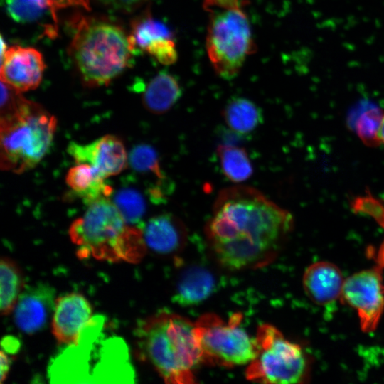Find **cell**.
<instances>
[{"label": "cell", "mask_w": 384, "mask_h": 384, "mask_svg": "<svg viewBox=\"0 0 384 384\" xmlns=\"http://www.w3.org/2000/svg\"><path fill=\"white\" fill-rule=\"evenodd\" d=\"M210 20L206 47L216 73L230 79L239 71L252 46L249 21L240 0H205Z\"/></svg>", "instance_id": "8992f818"}, {"label": "cell", "mask_w": 384, "mask_h": 384, "mask_svg": "<svg viewBox=\"0 0 384 384\" xmlns=\"http://www.w3.org/2000/svg\"><path fill=\"white\" fill-rule=\"evenodd\" d=\"M223 117L228 127L239 134L252 132L263 121L261 109L244 97L230 100L223 110Z\"/></svg>", "instance_id": "ffe728a7"}, {"label": "cell", "mask_w": 384, "mask_h": 384, "mask_svg": "<svg viewBox=\"0 0 384 384\" xmlns=\"http://www.w3.org/2000/svg\"><path fill=\"white\" fill-rule=\"evenodd\" d=\"M241 316L233 315L225 321L215 314L202 316L195 322L203 359L225 367L249 364L255 357L257 346L240 326Z\"/></svg>", "instance_id": "ba28073f"}, {"label": "cell", "mask_w": 384, "mask_h": 384, "mask_svg": "<svg viewBox=\"0 0 384 384\" xmlns=\"http://www.w3.org/2000/svg\"><path fill=\"white\" fill-rule=\"evenodd\" d=\"M80 259L92 257L112 262H139L146 245L140 227L127 224L108 197L88 205L84 215L69 228Z\"/></svg>", "instance_id": "3957f363"}, {"label": "cell", "mask_w": 384, "mask_h": 384, "mask_svg": "<svg viewBox=\"0 0 384 384\" xmlns=\"http://www.w3.org/2000/svg\"><path fill=\"white\" fill-rule=\"evenodd\" d=\"M2 349L7 353L14 354L20 347L18 340L12 336H6L1 341Z\"/></svg>", "instance_id": "f1b7e54d"}, {"label": "cell", "mask_w": 384, "mask_h": 384, "mask_svg": "<svg viewBox=\"0 0 384 384\" xmlns=\"http://www.w3.org/2000/svg\"><path fill=\"white\" fill-rule=\"evenodd\" d=\"M48 1L54 21L56 20L57 11L62 8L80 6L90 9L89 0H48Z\"/></svg>", "instance_id": "4316f807"}, {"label": "cell", "mask_w": 384, "mask_h": 384, "mask_svg": "<svg viewBox=\"0 0 384 384\" xmlns=\"http://www.w3.org/2000/svg\"><path fill=\"white\" fill-rule=\"evenodd\" d=\"M293 227L288 210L255 188L238 185L218 193L206 234L223 266L242 270L271 261Z\"/></svg>", "instance_id": "6da1fadb"}, {"label": "cell", "mask_w": 384, "mask_h": 384, "mask_svg": "<svg viewBox=\"0 0 384 384\" xmlns=\"http://www.w3.org/2000/svg\"><path fill=\"white\" fill-rule=\"evenodd\" d=\"M383 114L375 107L366 109L355 122V129L359 138L366 145L374 146L380 143L378 132Z\"/></svg>", "instance_id": "484cf974"}, {"label": "cell", "mask_w": 384, "mask_h": 384, "mask_svg": "<svg viewBox=\"0 0 384 384\" xmlns=\"http://www.w3.org/2000/svg\"><path fill=\"white\" fill-rule=\"evenodd\" d=\"M23 287V276L18 265L7 257H1L0 262V310L2 315H8L14 309Z\"/></svg>", "instance_id": "44dd1931"}, {"label": "cell", "mask_w": 384, "mask_h": 384, "mask_svg": "<svg viewBox=\"0 0 384 384\" xmlns=\"http://www.w3.org/2000/svg\"><path fill=\"white\" fill-rule=\"evenodd\" d=\"M129 41L133 54L146 51L161 63L171 61L177 54L170 29L149 14L132 22Z\"/></svg>", "instance_id": "4fadbf2b"}, {"label": "cell", "mask_w": 384, "mask_h": 384, "mask_svg": "<svg viewBox=\"0 0 384 384\" xmlns=\"http://www.w3.org/2000/svg\"><path fill=\"white\" fill-rule=\"evenodd\" d=\"M1 82L18 92L36 89L45 69L41 53L33 48L14 46L1 57Z\"/></svg>", "instance_id": "8fae6325"}, {"label": "cell", "mask_w": 384, "mask_h": 384, "mask_svg": "<svg viewBox=\"0 0 384 384\" xmlns=\"http://www.w3.org/2000/svg\"><path fill=\"white\" fill-rule=\"evenodd\" d=\"M68 152L76 164H90L105 178L119 174L128 164V155L122 142L111 134L88 144L72 142Z\"/></svg>", "instance_id": "30bf717a"}, {"label": "cell", "mask_w": 384, "mask_h": 384, "mask_svg": "<svg viewBox=\"0 0 384 384\" xmlns=\"http://www.w3.org/2000/svg\"><path fill=\"white\" fill-rule=\"evenodd\" d=\"M181 93V87L177 80L166 72H160L146 87L142 103L149 112L161 114L168 112L176 103Z\"/></svg>", "instance_id": "d6986e66"}, {"label": "cell", "mask_w": 384, "mask_h": 384, "mask_svg": "<svg viewBox=\"0 0 384 384\" xmlns=\"http://www.w3.org/2000/svg\"><path fill=\"white\" fill-rule=\"evenodd\" d=\"M105 178L89 164L78 163L71 167L65 177L68 187L75 196L89 205L102 197H109L112 191Z\"/></svg>", "instance_id": "ac0fdd59"}, {"label": "cell", "mask_w": 384, "mask_h": 384, "mask_svg": "<svg viewBox=\"0 0 384 384\" xmlns=\"http://www.w3.org/2000/svg\"><path fill=\"white\" fill-rule=\"evenodd\" d=\"M146 247L160 254L174 253L184 245L187 230L182 221L171 213L151 218L141 228Z\"/></svg>", "instance_id": "2e32d148"}, {"label": "cell", "mask_w": 384, "mask_h": 384, "mask_svg": "<svg viewBox=\"0 0 384 384\" xmlns=\"http://www.w3.org/2000/svg\"><path fill=\"white\" fill-rule=\"evenodd\" d=\"M257 353L246 370L247 379L263 383H304L311 363L301 346L285 338L275 327L264 324L255 338Z\"/></svg>", "instance_id": "52a82bcc"}, {"label": "cell", "mask_w": 384, "mask_h": 384, "mask_svg": "<svg viewBox=\"0 0 384 384\" xmlns=\"http://www.w3.org/2000/svg\"><path fill=\"white\" fill-rule=\"evenodd\" d=\"M53 298V289L41 284L22 292L14 309L18 328L32 334L43 327L54 309Z\"/></svg>", "instance_id": "5bb4252c"}, {"label": "cell", "mask_w": 384, "mask_h": 384, "mask_svg": "<svg viewBox=\"0 0 384 384\" xmlns=\"http://www.w3.org/2000/svg\"><path fill=\"white\" fill-rule=\"evenodd\" d=\"M5 3L9 16L23 23L38 20L50 10L48 0H6Z\"/></svg>", "instance_id": "d4e9b609"}, {"label": "cell", "mask_w": 384, "mask_h": 384, "mask_svg": "<svg viewBox=\"0 0 384 384\" xmlns=\"http://www.w3.org/2000/svg\"><path fill=\"white\" fill-rule=\"evenodd\" d=\"M0 362H1V371H0V380L1 383H3L9 373L11 363V358L9 356L6 352H5L3 349L1 350L0 353Z\"/></svg>", "instance_id": "f546056e"}, {"label": "cell", "mask_w": 384, "mask_h": 384, "mask_svg": "<svg viewBox=\"0 0 384 384\" xmlns=\"http://www.w3.org/2000/svg\"><path fill=\"white\" fill-rule=\"evenodd\" d=\"M344 281L340 269L326 261L310 265L302 278L306 295L313 302L322 306L331 305L341 299Z\"/></svg>", "instance_id": "9a60e30c"}, {"label": "cell", "mask_w": 384, "mask_h": 384, "mask_svg": "<svg viewBox=\"0 0 384 384\" xmlns=\"http://www.w3.org/2000/svg\"><path fill=\"white\" fill-rule=\"evenodd\" d=\"M134 334L138 356L166 383L194 382V370L203 361L195 323L161 311L139 321Z\"/></svg>", "instance_id": "7a4b0ae2"}, {"label": "cell", "mask_w": 384, "mask_h": 384, "mask_svg": "<svg viewBox=\"0 0 384 384\" xmlns=\"http://www.w3.org/2000/svg\"><path fill=\"white\" fill-rule=\"evenodd\" d=\"M112 201L125 222L130 225L139 224L145 214V200L142 194L133 187L120 188L115 192Z\"/></svg>", "instance_id": "cb8c5ba5"}, {"label": "cell", "mask_w": 384, "mask_h": 384, "mask_svg": "<svg viewBox=\"0 0 384 384\" xmlns=\"http://www.w3.org/2000/svg\"><path fill=\"white\" fill-rule=\"evenodd\" d=\"M216 152L223 174L232 182L242 183L252 175L253 166L245 149L221 144Z\"/></svg>", "instance_id": "7402d4cb"}, {"label": "cell", "mask_w": 384, "mask_h": 384, "mask_svg": "<svg viewBox=\"0 0 384 384\" xmlns=\"http://www.w3.org/2000/svg\"><path fill=\"white\" fill-rule=\"evenodd\" d=\"M104 5L112 9L132 11L146 0H97Z\"/></svg>", "instance_id": "83f0119b"}, {"label": "cell", "mask_w": 384, "mask_h": 384, "mask_svg": "<svg viewBox=\"0 0 384 384\" xmlns=\"http://www.w3.org/2000/svg\"><path fill=\"white\" fill-rule=\"evenodd\" d=\"M341 299L356 311L363 332L375 331L384 312L382 269L373 267L345 279Z\"/></svg>", "instance_id": "9c48e42d"}, {"label": "cell", "mask_w": 384, "mask_h": 384, "mask_svg": "<svg viewBox=\"0 0 384 384\" xmlns=\"http://www.w3.org/2000/svg\"><path fill=\"white\" fill-rule=\"evenodd\" d=\"M215 286V277L209 270L199 265L191 266L181 275L174 299L181 306L198 304L210 297Z\"/></svg>", "instance_id": "e0dca14e"}, {"label": "cell", "mask_w": 384, "mask_h": 384, "mask_svg": "<svg viewBox=\"0 0 384 384\" xmlns=\"http://www.w3.org/2000/svg\"><path fill=\"white\" fill-rule=\"evenodd\" d=\"M92 317V306L82 294L72 292L61 295L55 300L53 334L60 343L73 344Z\"/></svg>", "instance_id": "7c38bea8"}, {"label": "cell", "mask_w": 384, "mask_h": 384, "mask_svg": "<svg viewBox=\"0 0 384 384\" xmlns=\"http://www.w3.org/2000/svg\"><path fill=\"white\" fill-rule=\"evenodd\" d=\"M128 164L137 173L155 176L162 184L171 185L163 172L156 150L148 144H139L128 155Z\"/></svg>", "instance_id": "603a6c76"}, {"label": "cell", "mask_w": 384, "mask_h": 384, "mask_svg": "<svg viewBox=\"0 0 384 384\" xmlns=\"http://www.w3.org/2000/svg\"><path fill=\"white\" fill-rule=\"evenodd\" d=\"M0 122L1 168L15 174L33 168L43 159L57 126L55 117L30 100Z\"/></svg>", "instance_id": "5b68a950"}, {"label": "cell", "mask_w": 384, "mask_h": 384, "mask_svg": "<svg viewBox=\"0 0 384 384\" xmlns=\"http://www.w3.org/2000/svg\"><path fill=\"white\" fill-rule=\"evenodd\" d=\"M75 31L70 52L86 85H107L129 65V36L119 26L82 17Z\"/></svg>", "instance_id": "277c9868"}, {"label": "cell", "mask_w": 384, "mask_h": 384, "mask_svg": "<svg viewBox=\"0 0 384 384\" xmlns=\"http://www.w3.org/2000/svg\"><path fill=\"white\" fill-rule=\"evenodd\" d=\"M378 137L380 143L384 145V114L382 118L381 124L379 129Z\"/></svg>", "instance_id": "4dcf8cb0"}]
</instances>
